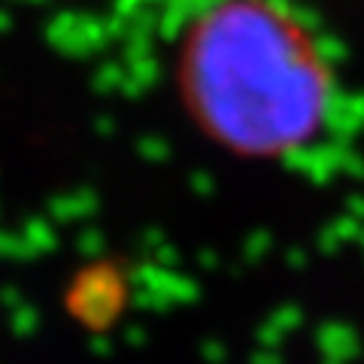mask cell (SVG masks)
Returning a JSON list of instances; mask_svg holds the SVG:
<instances>
[{"instance_id": "cell-1", "label": "cell", "mask_w": 364, "mask_h": 364, "mask_svg": "<svg viewBox=\"0 0 364 364\" xmlns=\"http://www.w3.org/2000/svg\"><path fill=\"white\" fill-rule=\"evenodd\" d=\"M173 79L213 143L270 161L310 149L337 100L331 61L286 0H182Z\"/></svg>"}]
</instances>
